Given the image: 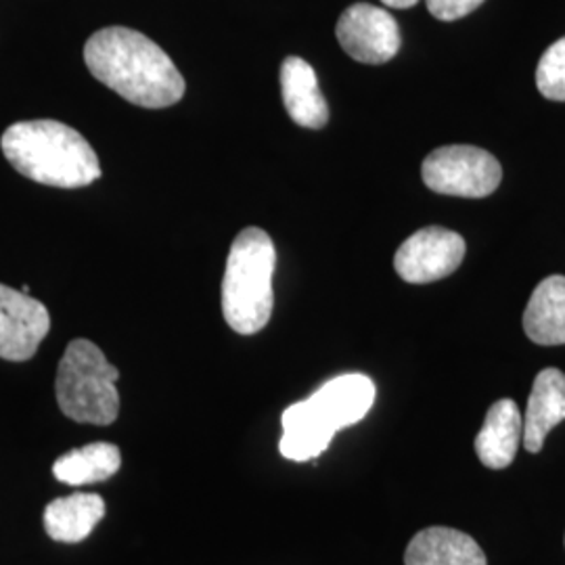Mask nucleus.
I'll list each match as a JSON object with an SVG mask.
<instances>
[{
	"mask_svg": "<svg viewBox=\"0 0 565 565\" xmlns=\"http://www.w3.org/2000/svg\"><path fill=\"white\" fill-rule=\"evenodd\" d=\"M90 74L126 102L147 109L179 103L184 81L160 44L130 28H103L84 46Z\"/></svg>",
	"mask_w": 565,
	"mask_h": 565,
	"instance_id": "f257e3e1",
	"label": "nucleus"
},
{
	"mask_svg": "<svg viewBox=\"0 0 565 565\" xmlns=\"http://www.w3.org/2000/svg\"><path fill=\"white\" fill-rule=\"evenodd\" d=\"M0 145L9 163L30 181L81 189L102 177L90 142L61 121H18L4 130Z\"/></svg>",
	"mask_w": 565,
	"mask_h": 565,
	"instance_id": "f03ea898",
	"label": "nucleus"
},
{
	"mask_svg": "<svg viewBox=\"0 0 565 565\" xmlns=\"http://www.w3.org/2000/svg\"><path fill=\"white\" fill-rule=\"evenodd\" d=\"M375 396L371 377L345 373L321 385L310 398L291 404L282 413V457L300 463L321 457L340 429L363 422Z\"/></svg>",
	"mask_w": 565,
	"mask_h": 565,
	"instance_id": "7ed1b4c3",
	"label": "nucleus"
},
{
	"mask_svg": "<svg viewBox=\"0 0 565 565\" xmlns=\"http://www.w3.org/2000/svg\"><path fill=\"white\" fill-rule=\"evenodd\" d=\"M275 243L263 228L249 226L231 245L223 279V315L242 335L263 331L275 306Z\"/></svg>",
	"mask_w": 565,
	"mask_h": 565,
	"instance_id": "20e7f679",
	"label": "nucleus"
},
{
	"mask_svg": "<svg viewBox=\"0 0 565 565\" xmlns=\"http://www.w3.org/2000/svg\"><path fill=\"white\" fill-rule=\"evenodd\" d=\"M118 380L120 371L109 364L99 345L88 340L70 342L55 382L61 413L76 424H114L120 415Z\"/></svg>",
	"mask_w": 565,
	"mask_h": 565,
	"instance_id": "39448f33",
	"label": "nucleus"
},
{
	"mask_svg": "<svg viewBox=\"0 0 565 565\" xmlns=\"http://www.w3.org/2000/svg\"><path fill=\"white\" fill-rule=\"evenodd\" d=\"M424 182L427 189L450 198L480 200L492 195L503 181L499 160L480 147L448 145L425 158Z\"/></svg>",
	"mask_w": 565,
	"mask_h": 565,
	"instance_id": "423d86ee",
	"label": "nucleus"
},
{
	"mask_svg": "<svg viewBox=\"0 0 565 565\" xmlns=\"http://www.w3.org/2000/svg\"><path fill=\"white\" fill-rule=\"evenodd\" d=\"M465 239L443 226H425L411 235L394 256L398 277L413 285L440 281L463 263Z\"/></svg>",
	"mask_w": 565,
	"mask_h": 565,
	"instance_id": "0eeeda50",
	"label": "nucleus"
},
{
	"mask_svg": "<svg viewBox=\"0 0 565 565\" xmlns=\"http://www.w3.org/2000/svg\"><path fill=\"white\" fill-rule=\"evenodd\" d=\"M343 51L359 63L382 65L401 51V30L396 20L375 4L356 2L342 13L335 28Z\"/></svg>",
	"mask_w": 565,
	"mask_h": 565,
	"instance_id": "6e6552de",
	"label": "nucleus"
},
{
	"mask_svg": "<svg viewBox=\"0 0 565 565\" xmlns=\"http://www.w3.org/2000/svg\"><path fill=\"white\" fill-rule=\"evenodd\" d=\"M51 329L44 303L28 294L0 285V359L30 361Z\"/></svg>",
	"mask_w": 565,
	"mask_h": 565,
	"instance_id": "1a4fd4ad",
	"label": "nucleus"
},
{
	"mask_svg": "<svg viewBox=\"0 0 565 565\" xmlns=\"http://www.w3.org/2000/svg\"><path fill=\"white\" fill-rule=\"evenodd\" d=\"M524 440V415L509 398L492 404L476 438V455L490 469H507Z\"/></svg>",
	"mask_w": 565,
	"mask_h": 565,
	"instance_id": "9d476101",
	"label": "nucleus"
},
{
	"mask_svg": "<svg viewBox=\"0 0 565 565\" xmlns=\"http://www.w3.org/2000/svg\"><path fill=\"white\" fill-rule=\"evenodd\" d=\"M565 422V375L559 369H545L536 375L524 415V448L536 455L543 450L553 427Z\"/></svg>",
	"mask_w": 565,
	"mask_h": 565,
	"instance_id": "9b49d317",
	"label": "nucleus"
},
{
	"mask_svg": "<svg viewBox=\"0 0 565 565\" xmlns=\"http://www.w3.org/2000/svg\"><path fill=\"white\" fill-rule=\"evenodd\" d=\"M404 565H488L484 551L469 534L434 525L425 527L406 546Z\"/></svg>",
	"mask_w": 565,
	"mask_h": 565,
	"instance_id": "f8f14e48",
	"label": "nucleus"
},
{
	"mask_svg": "<svg viewBox=\"0 0 565 565\" xmlns=\"http://www.w3.org/2000/svg\"><path fill=\"white\" fill-rule=\"evenodd\" d=\"M281 93L289 118L303 128H323L329 121L317 72L302 57H287L281 65Z\"/></svg>",
	"mask_w": 565,
	"mask_h": 565,
	"instance_id": "ddd939ff",
	"label": "nucleus"
},
{
	"mask_svg": "<svg viewBox=\"0 0 565 565\" xmlns=\"http://www.w3.org/2000/svg\"><path fill=\"white\" fill-rule=\"evenodd\" d=\"M103 518L105 501L99 494L76 492L55 499L44 507L42 524L49 539L65 545H76L93 534Z\"/></svg>",
	"mask_w": 565,
	"mask_h": 565,
	"instance_id": "4468645a",
	"label": "nucleus"
},
{
	"mask_svg": "<svg viewBox=\"0 0 565 565\" xmlns=\"http://www.w3.org/2000/svg\"><path fill=\"white\" fill-rule=\"evenodd\" d=\"M525 335L539 345L565 343V277L551 275L532 291L524 312Z\"/></svg>",
	"mask_w": 565,
	"mask_h": 565,
	"instance_id": "2eb2a0df",
	"label": "nucleus"
},
{
	"mask_svg": "<svg viewBox=\"0 0 565 565\" xmlns=\"http://www.w3.org/2000/svg\"><path fill=\"white\" fill-rule=\"evenodd\" d=\"M120 467L121 455L118 446L93 443L61 455L53 465V476L63 484H97L116 476Z\"/></svg>",
	"mask_w": 565,
	"mask_h": 565,
	"instance_id": "dca6fc26",
	"label": "nucleus"
},
{
	"mask_svg": "<svg viewBox=\"0 0 565 565\" xmlns=\"http://www.w3.org/2000/svg\"><path fill=\"white\" fill-rule=\"evenodd\" d=\"M536 86L548 102H565V36L551 44L539 61Z\"/></svg>",
	"mask_w": 565,
	"mask_h": 565,
	"instance_id": "f3484780",
	"label": "nucleus"
},
{
	"mask_svg": "<svg viewBox=\"0 0 565 565\" xmlns=\"http://www.w3.org/2000/svg\"><path fill=\"white\" fill-rule=\"evenodd\" d=\"M427 11L440 21H457L473 13L484 0H425Z\"/></svg>",
	"mask_w": 565,
	"mask_h": 565,
	"instance_id": "a211bd4d",
	"label": "nucleus"
},
{
	"mask_svg": "<svg viewBox=\"0 0 565 565\" xmlns=\"http://www.w3.org/2000/svg\"><path fill=\"white\" fill-rule=\"evenodd\" d=\"M385 7H392V9H411L415 7L419 0H382Z\"/></svg>",
	"mask_w": 565,
	"mask_h": 565,
	"instance_id": "6ab92c4d",
	"label": "nucleus"
}]
</instances>
